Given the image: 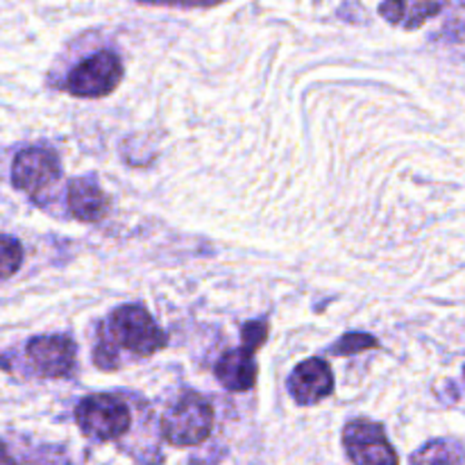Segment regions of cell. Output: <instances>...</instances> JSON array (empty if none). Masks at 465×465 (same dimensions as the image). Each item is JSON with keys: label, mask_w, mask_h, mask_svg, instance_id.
<instances>
[{"label": "cell", "mask_w": 465, "mask_h": 465, "mask_svg": "<svg viewBox=\"0 0 465 465\" xmlns=\"http://www.w3.org/2000/svg\"><path fill=\"white\" fill-rule=\"evenodd\" d=\"M213 430V409L203 395L186 393L168 407L162 418V436L175 448H193L209 439Z\"/></svg>", "instance_id": "cell-2"}, {"label": "cell", "mask_w": 465, "mask_h": 465, "mask_svg": "<svg viewBox=\"0 0 465 465\" xmlns=\"http://www.w3.org/2000/svg\"><path fill=\"white\" fill-rule=\"evenodd\" d=\"M66 204L73 218L82 223L103 221L109 209L107 195L100 189L98 182L91 180V177H75V180L68 182Z\"/></svg>", "instance_id": "cell-9"}, {"label": "cell", "mask_w": 465, "mask_h": 465, "mask_svg": "<svg viewBox=\"0 0 465 465\" xmlns=\"http://www.w3.org/2000/svg\"><path fill=\"white\" fill-rule=\"evenodd\" d=\"M380 348L375 336L371 334H345L343 339H339V343L331 345V354H341V357H352V354L363 352V350H375Z\"/></svg>", "instance_id": "cell-14"}, {"label": "cell", "mask_w": 465, "mask_h": 465, "mask_svg": "<svg viewBox=\"0 0 465 465\" xmlns=\"http://www.w3.org/2000/svg\"><path fill=\"white\" fill-rule=\"evenodd\" d=\"M16 465H75L71 461V457H66L64 452L54 448H44L39 452H35L32 457H27L25 461L16 463Z\"/></svg>", "instance_id": "cell-16"}, {"label": "cell", "mask_w": 465, "mask_h": 465, "mask_svg": "<svg viewBox=\"0 0 465 465\" xmlns=\"http://www.w3.org/2000/svg\"><path fill=\"white\" fill-rule=\"evenodd\" d=\"M23 263V245L18 239L0 234V284L16 275Z\"/></svg>", "instance_id": "cell-13"}, {"label": "cell", "mask_w": 465, "mask_h": 465, "mask_svg": "<svg viewBox=\"0 0 465 465\" xmlns=\"http://www.w3.org/2000/svg\"><path fill=\"white\" fill-rule=\"evenodd\" d=\"M289 393L302 407L322 402L334 393V372L325 359H307L298 363L289 377Z\"/></svg>", "instance_id": "cell-8"}, {"label": "cell", "mask_w": 465, "mask_h": 465, "mask_svg": "<svg viewBox=\"0 0 465 465\" xmlns=\"http://www.w3.org/2000/svg\"><path fill=\"white\" fill-rule=\"evenodd\" d=\"M463 375H465V368H463Z\"/></svg>", "instance_id": "cell-19"}, {"label": "cell", "mask_w": 465, "mask_h": 465, "mask_svg": "<svg viewBox=\"0 0 465 465\" xmlns=\"http://www.w3.org/2000/svg\"><path fill=\"white\" fill-rule=\"evenodd\" d=\"M268 339V322L266 321H254V322H245L243 330H241V341L248 350L257 352Z\"/></svg>", "instance_id": "cell-15"}, {"label": "cell", "mask_w": 465, "mask_h": 465, "mask_svg": "<svg viewBox=\"0 0 465 465\" xmlns=\"http://www.w3.org/2000/svg\"><path fill=\"white\" fill-rule=\"evenodd\" d=\"M343 448L354 465H400L398 452L380 422L357 418L343 430Z\"/></svg>", "instance_id": "cell-5"}, {"label": "cell", "mask_w": 465, "mask_h": 465, "mask_svg": "<svg viewBox=\"0 0 465 465\" xmlns=\"http://www.w3.org/2000/svg\"><path fill=\"white\" fill-rule=\"evenodd\" d=\"M0 465H16L14 457L9 454V448L3 443V440H0Z\"/></svg>", "instance_id": "cell-18"}, {"label": "cell", "mask_w": 465, "mask_h": 465, "mask_svg": "<svg viewBox=\"0 0 465 465\" xmlns=\"http://www.w3.org/2000/svg\"><path fill=\"white\" fill-rule=\"evenodd\" d=\"M62 177L59 157L48 148H25L14 157L12 184L30 198H39Z\"/></svg>", "instance_id": "cell-6"}, {"label": "cell", "mask_w": 465, "mask_h": 465, "mask_svg": "<svg viewBox=\"0 0 465 465\" xmlns=\"http://www.w3.org/2000/svg\"><path fill=\"white\" fill-rule=\"evenodd\" d=\"M411 465H465V450L457 440H431L413 454Z\"/></svg>", "instance_id": "cell-12"}, {"label": "cell", "mask_w": 465, "mask_h": 465, "mask_svg": "<svg viewBox=\"0 0 465 465\" xmlns=\"http://www.w3.org/2000/svg\"><path fill=\"white\" fill-rule=\"evenodd\" d=\"M216 377L227 391L232 393H245L257 381V361H254V352L243 348L232 350L221 357L216 363Z\"/></svg>", "instance_id": "cell-10"}, {"label": "cell", "mask_w": 465, "mask_h": 465, "mask_svg": "<svg viewBox=\"0 0 465 465\" xmlns=\"http://www.w3.org/2000/svg\"><path fill=\"white\" fill-rule=\"evenodd\" d=\"M141 5H154V7H182V9H195V7H216V5L225 3V0H136Z\"/></svg>", "instance_id": "cell-17"}, {"label": "cell", "mask_w": 465, "mask_h": 465, "mask_svg": "<svg viewBox=\"0 0 465 465\" xmlns=\"http://www.w3.org/2000/svg\"><path fill=\"white\" fill-rule=\"evenodd\" d=\"M32 372L44 380H64L75 368V343L68 336H35L25 348Z\"/></svg>", "instance_id": "cell-7"}, {"label": "cell", "mask_w": 465, "mask_h": 465, "mask_svg": "<svg viewBox=\"0 0 465 465\" xmlns=\"http://www.w3.org/2000/svg\"><path fill=\"white\" fill-rule=\"evenodd\" d=\"M123 80V64L116 53L100 50L91 57L82 59L66 77L64 89L75 98H104Z\"/></svg>", "instance_id": "cell-4"}, {"label": "cell", "mask_w": 465, "mask_h": 465, "mask_svg": "<svg viewBox=\"0 0 465 465\" xmlns=\"http://www.w3.org/2000/svg\"><path fill=\"white\" fill-rule=\"evenodd\" d=\"M440 9H443V0H384L380 14L393 25H404L407 30H413L436 16Z\"/></svg>", "instance_id": "cell-11"}, {"label": "cell", "mask_w": 465, "mask_h": 465, "mask_svg": "<svg viewBox=\"0 0 465 465\" xmlns=\"http://www.w3.org/2000/svg\"><path fill=\"white\" fill-rule=\"evenodd\" d=\"M75 422L84 436L100 443H109V440L123 439L130 431L132 411L118 395L95 393L77 404Z\"/></svg>", "instance_id": "cell-3"}, {"label": "cell", "mask_w": 465, "mask_h": 465, "mask_svg": "<svg viewBox=\"0 0 465 465\" xmlns=\"http://www.w3.org/2000/svg\"><path fill=\"white\" fill-rule=\"evenodd\" d=\"M107 334L100 339L95 348V366L103 371H114L118 366L116 348L127 350L134 357H153L159 350L166 348V334L154 322L148 309L141 304H125L114 309L107 321Z\"/></svg>", "instance_id": "cell-1"}]
</instances>
